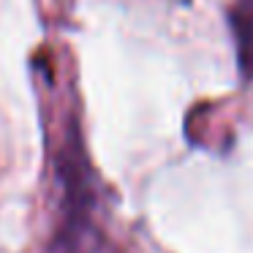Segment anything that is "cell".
<instances>
[{
  "label": "cell",
  "mask_w": 253,
  "mask_h": 253,
  "mask_svg": "<svg viewBox=\"0 0 253 253\" xmlns=\"http://www.w3.org/2000/svg\"><path fill=\"white\" fill-rule=\"evenodd\" d=\"M55 174L60 182V218L52 237V253H101L104 234L95 220L98 185L79 133V123L68 120L66 136L57 150Z\"/></svg>",
  "instance_id": "6da1fadb"
},
{
  "label": "cell",
  "mask_w": 253,
  "mask_h": 253,
  "mask_svg": "<svg viewBox=\"0 0 253 253\" xmlns=\"http://www.w3.org/2000/svg\"><path fill=\"white\" fill-rule=\"evenodd\" d=\"M226 17L234 39L237 68L245 82H253V0H234Z\"/></svg>",
  "instance_id": "7a4b0ae2"
}]
</instances>
